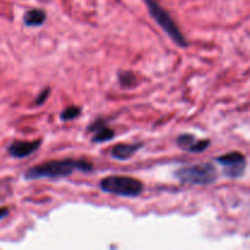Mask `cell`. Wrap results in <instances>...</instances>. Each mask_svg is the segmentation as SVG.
<instances>
[{"instance_id":"obj_6","label":"cell","mask_w":250,"mask_h":250,"mask_svg":"<svg viewBox=\"0 0 250 250\" xmlns=\"http://www.w3.org/2000/svg\"><path fill=\"white\" fill-rule=\"evenodd\" d=\"M41 146V141H33V142H22L17 141L14 142L11 146H9V154L12 158L16 159H23L31 155L32 153L37 150Z\"/></svg>"},{"instance_id":"obj_10","label":"cell","mask_w":250,"mask_h":250,"mask_svg":"<svg viewBox=\"0 0 250 250\" xmlns=\"http://www.w3.org/2000/svg\"><path fill=\"white\" fill-rule=\"evenodd\" d=\"M197 141L198 139L195 138L193 134L183 133V134H180V136L177 137V146H180L181 149H183V150L189 151L190 148L193 146V144H194Z\"/></svg>"},{"instance_id":"obj_1","label":"cell","mask_w":250,"mask_h":250,"mask_svg":"<svg viewBox=\"0 0 250 250\" xmlns=\"http://www.w3.org/2000/svg\"><path fill=\"white\" fill-rule=\"evenodd\" d=\"M93 165L89 161L76 160V159H62V160H51L42 163L31 167L24 172L27 180H39V178H60L72 175L75 171L90 172Z\"/></svg>"},{"instance_id":"obj_2","label":"cell","mask_w":250,"mask_h":250,"mask_svg":"<svg viewBox=\"0 0 250 250\" xmlns=\"http://www.w3.org/2000/svg\"><path fill=\"white\" fill-rule=\"evenodd\" d=\"M175 177L185 185L208 186L217 180V170L212 164H195L186 165L175 171Z\"/></svg>"},{"instance_id":"obj_8","label":"cell","mask_w":250,"mask_h":250,"mask_svg":"<svg viewBox=\"0 0 250 250\" xmlns=\"http://www.w3.org/2000/svg\"><path fill=\"white\" fill-rule=\"evenodd\" d=\"M143 146V144H124L120 143L112 148L111 156L116 160H128L129 158L134 155L139 149Z\"/></svg>"},{"instance_id":"obj_5","label":"cell","mask_w":250,"mask_h":250,"mask_svg":"<svg viewBox=\"0 0 250 250\" xmlns=\"http://www.w3.org/2000/svg\"><path fill=\"white\" fill-rule=\"evenodd\" d=\"M217 163L224 167L225 176L229 178H238L243 175L247 167V159L239 151H232L216 159Z\"/></svg>"},{"instance_id":"obj_13","label":"cell","mask_w":250,"mask_h":250,"mask_svg":"<svg viewBox=\"0 0 250 250\" xmlns=\"http://www.w3.org/2000/svg\"><path fill=\"white\" fill-rule=\"evenodd\" d=\"M49 92H50V89H49V88H46V89H44L43 92H42L41 94L38 95V98H37L36 104H37V105H42V104H43V103L46 100V98H48Z\"/></svg>"},{"instance_id":"obj_4","label":"cell","mask_w":250,"mask_h":250,"mask_svg":"<svg viewBox=\"0 0 250 250\" xmlns=\"http://www.w3.org/2000/svg\"><path fill=\"white\" fill-rule=\"evenodd\" d=\"M102 190L120 197L133 198L143 192V183L139 180L128 176H109L100 181Z\"/></svg>"},{"instance_id":"obj_14","label":"cell","mask_w":250,"mask_h":250,"mask_svg":"<svg viewBox=\"0 0 250 250\" xmlns=\"http://www.w3.org/2000/svg\"><path fill=\"white\" fill-rule=\"evenodd\" d=\"M7 214H9V210H7L6 208H2V209H0V220H1L2 217L6 216Z\"/></svg>"},{"instance_id":"obj_9","label":"cell","mask_w":250,"mask_h":250,"mask_svg":"<svg viewBox=\"0 0 250 250\" xmlns=\"http://www.w3.org/2000/svg\"><path fill=\"white\" fill-rule=\"evenodd\" d=\"M46 19V15L43 10L41 9H32L27 11L23 16V22L26 26L29 27H38L44 23Z\"/></svg>"},{"instance_id":"obj_11","label":"cell","mask_w":250,"mask_h":250,"mask_svg":"<svg viewBox=\"0 0 250 250\" xmlns=\"http://www.w3.org/2000/svg\"><path fill=\"white\" fill-rule=\"evenodd\" d=\"M80 115H81V107L72 105V106H68L66 107L65 110H62V111H61L60 117L62 121H71V120L77 119Z\"/></svg>"},{"instance_id":"obj_3","label":"cell","mask_w":250,"mask_h":250,"mask_svg":"<svg viewBox=\"0 0 250 250\" xmlns=\"http://www.w3.org/2000/svg\"><path fill=\"white\" fill-rule=\"evenodd\" d=\"M144 2L146 4V7H148L151 19L155 20L156 23L168 34V37L178 46H181V48H187V39L183 36L182 32L180 31V28L176 24V22L173 21L172 17L170 16V14L160 4H158L156 0H144Z\"/></svg>"},{"instance_id":"obj_12","label":"cell","mask_w":250,"mask_h":250,"mask_svg":"<svg viewBox=\"0 0 250 250\" xmlns=\"http://www.w3.org/2000/svg\"><path fill=\"white\" fill-rule=\"evenodd\" d=\"M134 80H136V77H134V75L132 72H124V73H120L119 76V81L120 83H121L122 87H126V85H132L134 83Z\"/></svg>"},{"instance_id":"obj_7","label":"cell","mask_w":250,"mask_h":250,"mask_svg":"<svg viewBox=\"0 0 250 250\" xmlns=\"http://www.w3.org/2000/svg\"><path fill=\"white\" fill-rule=\"evenodd\" d=\"M89 131H94V137H93L92 141L94 143H104V142L111 141L115 137V132L111 128H109L107 126H105L104 122L102 120H98L94 124L90 125Z\"/></svg>"}]
</instances>
